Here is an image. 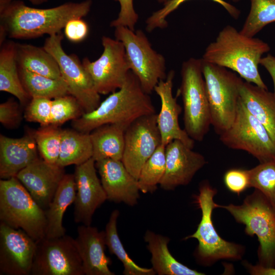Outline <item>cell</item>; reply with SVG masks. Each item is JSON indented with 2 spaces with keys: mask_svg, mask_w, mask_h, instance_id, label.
I'll use <instances>...</instances> for the list:
<instances>
[{
  "mask_svg": "<svg viewBox=\"0 0 275 275\" xmlns=\"http://www.w3.org/2000/svg\"><path fill=\"white\" fill-rule=\"evenodd\" d=\"M91 0L67 2L58 6L40 9L26 6L21 0H14L0 12V29L9 37L28 39L61 32L69 20L82 18L89 13Z\"/></svg>",
  "mask_w": 275,
  "mask_h": 275,
  "instance_id": "obj_1",
  "label": "cell"
},
{
  "mask_svg": "<svg viewBox=\"0 0 275 275\" xmlns=\"http://www.w3.org/2000/svg\"><path fill=\"white\" fill-rule=\"evenodd\" d=\"M270 50L263 40L242 34L227 25L206 47L202 60L230 69L246 81L267 89L258 70L262 55Z\"/></svg>",
  "mask_w": 275,
  "mask_h": 275,
  "instance_id": "obj_2",
  "label": "cell"
},
{
  "mask_svg": "<svg viewBox=\"0 0 275 275\" xmlns=\"http://www.w3.org/2000/svg\"><path fill=\"white\" fill-rule=\"evenodd\" d=\"M155 113L149 94L144 92L137 77L130 71L121 88L112 93L96 109L73 120L72 126L85 133L108 124L127 128L141 117Z\"/></svg>",
  "mask_w": 275,
  "mask_h": 275,
  "instance_id": "obj_3",
  "label": "cell"
},
{
  "mask_svg": "<svg viewBox=\"0 0 275 275\" xmlns=\"http://www.w3.org/2000/svg\"><path fill=\"white\" fill-rule=\"evenodd\" d=\"M199 191L194 197L195 203L201 211V219L195 233L184 238H195L198 240V245L194 252L197 261L201 265L211 266L221 260H242L245 247L222 238L214 226L213 211L221 207L213 200L217 190L205 180L200 183Z\"/></svg>",
  "mask_w": 275,
  "mask_h": 275,
  "instance_id": "obj_4",
  "label": "cell"
},
{
  "mask_svg": "<svg viewBox=\"0 0 275 275\" xmlns=\"http://www.w3.org/2000/svg\"><path fill=\"white\" fill-rule=\"evenodd\" d=\"M235 221L245 226L244 232L256 235L259 243L257 264L265 268L275 267V206L259 190L247 195L240 205H221Z\"/></svg>",
  "mask_w": 275,
  "mask_h": 275,
  "instance_id": "obj_5",
  "label": "cell"
},
{
  "mask_svg": "<svg viewBox=\"0 0 275 275\" xmlns=\"http://www.w3.org/2000/svg\"><path fill=\"white\" fill-rule=\"evenodd\" d=\"M178 93L183 105L184 130L195 141L201 142L211 125L210 107L202 72V59L190 58L182 63Z\"/></svg>",
  "mask_w": 275,
  "mask_h": 275,
  "instance_id": "obj_6",
  "label": "cell"
},
{
  "mask_svg": "<svg viewBox=\"0 0 275 275\" xmlns=\"http://www.w3.org/2000/svg\"><path fill=\"white\" fill-rule=\"evenodd\" d=\"M0 220L36 241L45 236V210L16 177L0 180Z\"/></svg>",
  "mask_w": 275,
  "mask_h": 275,
  "instance_id": "obj_7",
  "label": "cell"
},
{
  "mask_svg": "<svg viewBox=\"0 0 275 275\" xmlns=\"http://www.w3.org/2000/svg\"><path fill=\"white\" fill-rule=\"evenodd\" d=\"M202 72L210 107L211 125L219 135L227 130L234 121L240 99V87L243 80L227 68L203 60Z\"/></svg>",
  "mask_w": 275,
  "mask_h": 275,
  "instance_id": "obj_8",
  "label": "cell"
},
{
  "mask_svg": "<svg viewBox=\"0 0 275 275\" xmlns=\"http://www.w3.org/2000/svg\"><path fill=\"white\" fill-rule=\"evenodd\" d=\"M115 36L124 46L130 71L138 78L144 92L151 94L159 81L167 77L164 57L153 49L142 30L117 26Z\"/></svg>",
  "mask_w": 275,
  "mask_h": 275,
  "instance_id": "obj_9",
  "label": "cell"
},
{
  "mask_svg": "<svg viewBox=\"0 0 275 275\" xmlns=\"http://www.w3.org/2000/svg\"><path fill=\"white\" fill-rule=\"evenodd\" d=\"M219 136L221 142L228 148L245 151L260 163L275 161L274 143L266 128L249 112L240 98L233 123Z\"/></svg>",
  "mask_w": 275,
  "mask_h": 275,
  "instance_id": "obj_10",
  "label": "cell"
},
{
  "mask_svg": "<svg viewBox=\"0 0 275 275\" xmlns=\"http://www.w3.org/2000/svg\"><path fill=\"white\" fill-rule=\"evenodd\" d=\"M63 39L61 32L49 36L43 47L56 60L69 95L77 100L84 113L91 112L100 104V94L82 63L76 56L68 54L63 49Z\"/></svg>",
  "mask_w": 275,
  "mask_h": 275,
  "instance_id": "obj_11",
  "label": "cell"
},
{
  "mask_svg": "<svg viewBox=\"0 0 275 275\" xmlns=\"http://www.w3.org/2000/svg\"><path fill=\"white\" fill-rule=\"evenodd\" d=\"M32 275H85L75 239L64 235L36 241Z\"/></svg>",
  "mask_w": 275,
  "mask_h": 275,
  "instance_id": "obj_12",
  "label": "cell"
},
{
  "mask_svg": "<svg viewBox=\"0 0 275 275\" xmlns=\"http://www.w3.org/2000/svg\"><path fill=\"white\" fill-rule=\"evenodd\" d=\"M100 57L93 62L86 58L82 63L99 94L113 93L123 85L130 71L122 42L103 36Z\"/></svg>",
  "mask_w": 275,
  "mask_h": 275,
  "instance_id": "obj_13",
  "label": "cell"
},
{
  "mask_svg": "<svg viewBox=\"0 0 275 275\" xmlns=\"http://www.w3.org/2000/svg\"><path fill=\"white\" fill-rule=\"evenodd\" d=\"M161 145L157 114L142 116L125 130L121 161L128 171L138 180L143 166Z\"/></svg>",
  "mask_w": 275,
  "mask_h": 275,
  "instance_id": "obj_14",
  "label": "cell"
},
{
  "mask_svg": "<svg viewBox=\"0 0 275 275\" xmlns=\"http://www.w3.org/2000/svg\"><path fill=\"white\" fill-rule=\"evenodd\" d=\"M36 241L20 229L0 225V274H31Z\"/></svg>",
  "mask_w": 275,
  "mask_h": 275,
  "instance_id": "obj_15",
  "label": "cell"
},
{
  "mask_svg": "<svg viewBox=\"0 0 275 275\" xmlns=\"http://www.w3.org/2000/svg\"><path fill=\"white\" fill-rule=\"evenodd\" d=\"M75 166L74 219L76 223L90 226L95 210L107 200V196L97 176L93 158Z\"/></svg>",
  "mask_w": 275,
  "mask_h": 275,
  "instance_id": "obj_16",
  "label": "cell"
},
{
  "mask_svg": "<svg viewBox=\"0 0 275 275\" xmlns=\"http://www.w3.org/2000/svg\"><path fill=\"white\" fill-rule=\"evenodd\" d=\"M166 169L159 185L166 190L186 185L206 163L205 157L181 141L175 140L165 147Z\"/></svg>",
  "mask_w": 275,
  "mask_h": 275,
  "instance_id": "obj_17",
  "label": "cell"
},
{
  "mask_svg": "<svg viewBox=\"0 0 275 275\" xmlns=\"http://www.w3.org/2000/svg\"><path fill=\"white\" fill-rule=\"evenodd\" d=\"M64 168L38 158L16 176L43 210H46L65 174Z\"/></svg>",
  "mask_w": 275,
  "mask_h": 275,
  "instance_id": "obj_18",
  "label": "cell"
},
{
  "mask_svg": "<svg viewBox=\"0 0 275 275\" xmlns=\"http://www.w3.org/2000/svg\"><path fill=\"white\" fill-rule=\"evenodd\" d=\"M174 76V71H169L166 78L160 80L154 90L161 101V108L157 114V124L161 144L166 146L172 141L177 140L193 149L195 141L180 127L179 123V116L182 108L172 93Z\"/></svg>",
  "mask_w": 275,
  "mask_h": 275,
  "instance_id": "obj_19",
  "label": "cell"
},
{
  "mask_svg": "<svg viewBox=\"0 0 275 275\" xmlns=\"http://www.w3.org/2000/svg\"><path fill=\"white\" fill-rule=\"evenodd\" d=\"M107 200L133 206L138 203L140 188L138 180L121 160L106 158L95 161Z\"/></svg>",
  "mask_w": 275,
  "mask_h": 275,
  "instance_id": "obj_20",
  "label": "cell"
},
{
  "mask_svg": "<svg viewBox=\"0 0 275 275\" xmlns=\"http://www.w3.org/2000/svg\"><path fill=\"white\" fill-rule=\"evenodd\" d=\"M76 245L81 259L85 275H114L109 268L112 261L105 252V231L91 225L77 228Z\"/></svg>",
  "mask_w": 275,
  "mask_h": 275,
  "instance_id": "obj_21",
  "label": "cell"
},
{
  "mask_svg": "<svg viewBox=\"0 0 275 275\" xmlns=\"http://www.w3.org/2000/svg\"><path fill=\"white\" fill-rule=\"evenodd\" d=\"M37 150L33 133L18 138L1 134V178L7 179L16 177L21 170L39 158Z\"/></svg>",
  "mask_w": 275,
  "mask_h": 275,
  "instance_id": "obj_22",
  "label": "cell"
},
{
  "mask_svg": "<svg viewBox=\"0 0 275 275\" xmlns=\"http://www.w3.org/2000/svg\"><path fill=\"white\" fill-rule=\"evenodd\" d=\"M240 98L246 109L268 132L275 144V95L273 92L246 81L240 87Z\"/></svg>",
  "mask_w": 275,
  "mask_h": 275,
  "instance_id": "obj_23",
  "label": "cell"
},
{
  "mask_svg": "<svg viewBox=\"0 0 275 275\" xmlns=\"http://www.w3.org/2000/svg\"><path fill=\"white\" fill-rule=\"evenodd\" d=\"M76 187L74 174H65L48 208L45 210L46 217L45 236L55 238L65 235L63 226L64 213L74 203Z\"/></svg>",
  "mask_w": 275,
  "mask_h": 275,
  "instance_id": "obj_24",
  "label": "cell"
},
{
  "mask_svg": "<svg viewBox=\"0 0 275 275\" xmlns=\"http://www.w3.org/2000/svg\"><path fill=\"white\" fill-rule=\"evenodd\" d=\"M144 239L151 254L152 268L158 275H203L205 273L193 269L177 260L171 254L168 243L170 239L148 230Z\"/></svg>",
  "mask_w": 275,
  "mask_h": 275,
  "instance_id": "obj_25",
  "label": "cell"
},
{
  "mask_svg": "<svg viewBox=\"0 0 275 275\" xmlns=\"http://www.w3.org/2000/svg\"><path fill=\"white\" fill-rule=\"evenodd\" d=\"M127 127L118 124L100 126L90 133L95 161L106 158L121 160L124 149V133Z\"/></svg>",
  "mask_w": 275,
  "mask_h": 275,
  "instance_id": "obj_26",
  "label": "cell"
},
{
  "mask_svg": "<svg viewBox=\"0 0 275 275\" xmlns=\"http://www.w3.org/2000/svg\"><path fill=\"white\" fill-rule=\"evenodd\" d=\"M0 51V90L16 97L22 104L31 98L24 89L18 71L16 43L2 44Z\"/></svg>",
  "mask_w": 275,
  "mask_h": 275,
  "instance_id": "obj_27",
  "label": "cell"
},
{
  "mask_svg": "<svg viewBox=\"0 0 275 275\" xmlns=\"http://www.w3.org/2000/svg\"><path fill=\"white\" fill-rule=\"evenodd\" d=\"M16 49L19 68L51 78H62L56 60L43 47L16 43Z\"/></svg>",
  "mask_w": 275,
  "mask_h": 275,
  "instance_id": "obj_28",
  "label": "cell"
},
{
  "mask_svg": "<svg viewBox=\"0 0 275 275\" xmlns=\"http://www.w3.org/2000/svg\"><path fill=\"white\" fill-rule=\"evenodd\" d=\"M93 156L90 133L76 130H62L60 154L57 164L65 167L84 163Z\"/></svg>",
  "mask_w": 275,
  "mask_h": 275,
  "instance_id": "obj_29",
  "label": "cell"
},
{
  "mask_svg": "<svg viewBox=\"0 0 275 275\" xmlns=\"http://www.w3.org/2000/svg\"><path fill=\"white\" fill-rule=\"evenodd\" d=\"M22 85L31 98L44 97L51 99L69 95L63 79H53L19 68Z\"/></svg>",
  "mask_w": 275,
  "mask_h": 275,
  "instance_id": "obj_30",
  "label": "cell"
},
{
  "mask_svg": "<svg viewBox=\"0 0 275 275\" xmlns=\"http://www.w3.org/2000/svg\"><path fill=\"white\" fill-rule=\"evenodd\" d=\"M119 211H112L105 230V243L111 254L115 255L122 263L125 275H154V269L142 267L137 265L129 257L118 235L117 219Z\"/></svg>",
  "mask_w": 275,
  "mask_h": 275,
  "instance_id": "obj_31",
  "label": "cell"
},
{
  "mask_svg": "<svg viewBox=\"0 0 275 275\" xmlns=\"http://www.w3.org/2000/svg\"><path fill=\"white\" fill-rule=\"evenodd\" d=\"M165 147L160 145L141 169L138 183L140 191L144 194L154 192L163 177L166 169Z\"/></svg>",
  "mask_w": 275,
  "mask_h": 275,
  "instance_id": "obj_32",
  "label": "cell"
},
{
  "mask_svg": "<svg viewBox=\"0 0 275 275\" xmlns=\"http://www.w3.org/2000/svg\"><path fill=\"white\" fill-rule=\"evenodd\" d=\"M250 10L240 32L253 37L268 24L275 22V0H250Z\"/></svg>",
  "mask_w": 275,
  "mask_h": 275,
  "instance_id": "obj_33",
  "label": "cell"
},
{
  "mask_svg": "<svg viewBox=\"0 0 275 275\" xmlns=\"http://www.w3.org/2000/svg\"><path fill=\"white\" fill-rule=\"evenodd\" d=\"M62 129L58 126H41L33 132L38 150L46 161L57 164L60 151Z\"/></svg>",
  "mask_w": 275,
  "mask_h": 275,
  "instance_id": "obj_34",
  "label": "cell"
},
{
  "mask_svg": "<svg viewBox=\"0 0 275 275\" xmlns=\"http://www.w3.org/2000/svg\"><path fill=\"white\" fill-rule=\"evenodd\" d=\"M248 170L250 187L260 191L275 206V161L260 163Z\"/></svg>",
  "mask_w": 275,
  "mask_h": 275,
  "instance_id": "obj_35",
  "label": "cell"
},
{
  "mask_svg": "<svg viewBox=\"0 0 275 275\" xmlns=\"http://www.w3.org/2000/svg\"><path fill=\"white\" fill-rule=\"evenodd\" d=\"M82 111L77 100L70 95L54 98L51 102L50 125L59 126L69 120H74L84 113Z\"/></svg>",
  "mask_w": 275,
  "mask_h": 275,
  "instance_id": "obj_36",
  "label": "cell"
},
{
  "mask_svg": "<svg viewBox=\"0 0 275 275\" xmlns=\"http://www.w3.org/2000/svg\"><path fill=\"white\" fill-rule=\"evenodd\" d=\"M188 0H169L164 4V7L154 12L146 20V30L148 32L156 28H164L167 26V16L176 9L182 3ZM221 5L234 19H237L240 11L237 8L224 0H212Z\"/></svg>",
  "mask_w": 275,
  "mask_h": 275,
  "instance_id": "obj_37",
  "label": "cell"
},
{
  "mask_svg": "<svg viewBox=\"0 0 275 275\" xmlns=\"http://www.w3.org/2000/svg\"><path fill=\"white\" fill-rule=\"evenodd\" d=\"M52 99L44 97L31 98L24 115L26 121L38 123L41 126L50 125Z\"/></svg>",
  "mask_w": 275,
  "mask_h": 275,
  "instance_id": "obj_38",
  "label": "cell"
},
{
  "mask_svg": "<svg viewBox=\"0 0 275 275\" xmlns=\"http://www.w3.org/2000/svg\"><path fill=\"white\" fill-rule=\"evenodd\" d=\"M224 182L229 191L239 195L250 187L249 170L240 169L229 170L224 175Z\"/></svg>",
  "mask_w": 275,
  "mask_h": 275,
  "instance_id": "obj_39",
  "label": "cell"
},
{
  "mask_svg": "<svg viewBox=\"0 0 275 275\" xmlns=\"http://www.w3.org/2000/svg\"><path fill=\"white\" fill-rule=\"evenodd\" d=\"M119 3L120 10L118 17L111 22V26H126L135 31L134 26L138 21V14L133 7V0H114Z\"/></svg>",
  "mask_w": 275,
  "mask_h": 275,
  "instance_id": "obj_40",
  "label": "cell"
},
{
  "mask_svg": "<svg viewBox=\"0 0 275 275\" xmlns=\"http://www.w3.org/2000/svg\"><path fill=\"white\" fill-rule=\"evenodd\" d=\"M22 119L21 113L16 102L10 99L0 104V122L5 127L18 126Z\"/></svg>",
  "mask_w": 275,
  "mask_h": 275,
  "instance_id": "obj_41",
  "label": "cell"
},
{
  "mask_svg": "<svg viewBox=\"0 0 275 275\" xmlns=\"http://www.w3.org/2000/svg\"><path fill=\"white\" fill-rule=\"evenodd\" d=\"M66 38L72 42H79L88 35L89 27L81 18H75L68 21L64 28Z\"/></svg>",
  "mask_w": 275,
  "mask_h": 275,
  "instance_id": "obj_42",
  "label": "cell"
},
{
  "mask_svg": "<svg viewBox=\"0 0 275 275\" xmlns=\"http://www.w3.org/2000/svg\"><path fill=\"white\" fill-rule=\"evenodd\" d=\"M242 263L248 272L251 274L275 275V267L265 268L258 265L257 263L255 265H253L246 260L243 261Z\"/></svg>",
  "mask_w": 275,
  "mask_h": 275,
  "instance_id": "obj_43",
  "label": "cell"
},
{
  "mask_svg": "<svg viewBox=\"0 0 275 275\" xmlns=\"http://www.w3.org/2000/svg\"><path fill=\"white\" fill-rule=\"evenodd\" d=\"M259 64L263 66L270 74L273 83V93L275 95V57L268 54L266 56L262 57Z\"/></svg>",
  "mask_w": 275,
  "mask_h": 275,
  "instance_id": "obj_44",
  "label": "cell"
},
{
  "mask_svg": "<svg viewBox=\"0 0 275 275\" xmlns=\"http://www.w3.org/2000/svg\"><path fill=\"white\" fill-rule=\"evenodd\" d=\"M13 1L14 0H0V11H2L6 9Z\"/></svg>",
  "mask_w": 275,
  "mask_h": 275,
  "instance_id": "obj_45",
  "label": "cell"
},
{
  "mask_svg": "<svg viewBox=\"0 0 275 275\" xmlns=\"http://www.w3.org/2000/svg\"><path fill=\"white\" fill-rule=\"evenodd\" d=\"M33 5H38L45 3L48 1V0H28Z\"/></svg>",
  "mask_w": 275,
  "mask_h": 275,
  "instance_id": "obj_46",
  "label": "cell"
},
{
  "mask_svg": "<svg viewBox=\"0 0 275 275\" xmlns=\"http://www.w3.org/2000/svg\"><path fill=\"white\" fill-rule=\"evenodd\" d=\"M156 1L159 3H164V4L165 3H166L169 0H156Z\"/></svg>",
  "mask_w": 275,
  "mask_h": 275,
  "instance_id": "obj_47",
  "label": "cell"
},
{
  "mask_svg": "<svg viewBox=\"0 0 275 275\" xmlns=\"http://www.w3.org/2000/svg\"><path fill=\"white\" fill-rule=\"evenodd\" d=\"M233 2H235V3H237V2H239L240 0H232Z\"/></svg>",
  "mask_w": 275,
  "mask_h": 275,
  "instance_id": "obj_48",
  "label": "cell"
}]
</instances>
